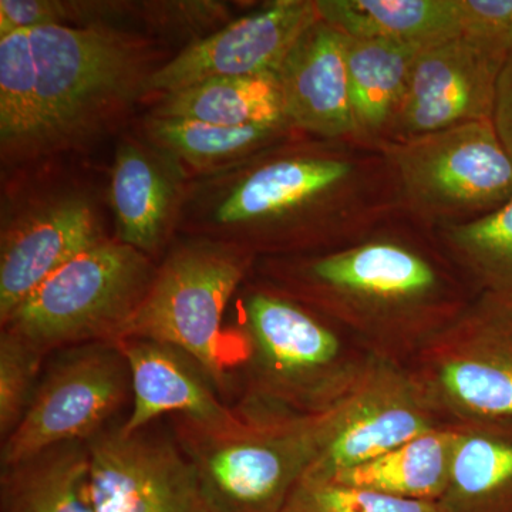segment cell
I'll use <instances>...</instances> for the list:
<instances>
[{
	"label": "cell",
	"mask_w": 512,
	"mask_h": 512,
	"mask_svg": "<svg viewBox=\"0 0 512 512\" xmlns=\"http://www.w3.org/2000/svg\"><path fill=\"white\" fill-rule=\"evenodd\" d=\"M272 288L328 319L369 355L410 365L476 293L433 229L403 214L367 237L268 266Z\"/></svg>",
	"instance_id": "obj_1"
},
{
	"label": "cell",
	"mask_w": 512,
	"mask_h": 512,
	"mask_svg": "<svg viewBox=\"0 0 512 512\" xmlns=\"http://www.w3.org/2000/svg\"><path fill=\"white\" fill-rule=\"evenodd\" d=\"M251 160L217 218L242 229L259 251H333L402 214L392 165L380 147L299 134Z\"/></svg>",
	"instance_id": "obj_2"
},
{
	"label": "cell",
	"mask_w": 512,
	"mask_h": 512,
	"mask_svg": "<svg viewBox=\"0 0 512 512\" xmlns=\"http://www.w3.org/2000/svg\"><path fill=\"white\" fill-rule=\"evenodd\" d=\"M234 340L242 402L296 413L335 406L369 355L328 319L274 288L249 293Z\"/></svg>",
	"instance_id": "obj_3"
},
{
	"label": "cell",
	"mask_w": 512,
	"mask_h": 512,
	"mask_svg": "<svg viewBox=\"0 0 512 512\" xmlns=\"http://www.w3.org/2000/svg\"><path fill=\"white\" fill-rule=\"evenodd\" d=\"M239 421L205 430L174 416V437L197 470L215 512H282L333 429V406L296 413L261 404L237 407Z\"/></svg>",
	"instance_id": "obj_4"
},
{
	"label": "cell",
	"mask_w": 512,
	"mask_h": 512,
	"mask_svg": "<svg viewBox=\"0 0 512 512\" xmlns=\"http://www.w3.org/2000/svg\"><path fill=\"white\" fill-rule=\"evenodd\" d=\"M156 272L143 252L104 239L43 282L2 329L46 356L56 349L120 342Z\"/></svg>",
	"instance_id": "obj_5"
},
{
	"label": "cell",
	"mask_w": 512,
	"mask_h": 512,
	"mask_svg": "<svg viewBox=\"0 0 512 512\" xmlns=\"http://www.w3.org/2000/svg\"><path fill=\"white\" fill-rule=\"evenodd\" d=\"M402 214L429 229L467 224L512 198V160L493 120L380 146Z\"/></svg>",
	"instance_id": "obj_6"
},
{
	"label": "cell",
	"mask_w": 512,
	"mask_h": 512,
	"mask_svg": "<svg viewBox=\"0 0 512 512\" xmlns=\"http://www.w3.org/2000/svg\"><path fill=\"white\" fill-rule=\"evenodd\" d=\"M32 52V110L22 146L74 136L133 89L136 49L104 29L26 30Z\"/></svg>",
	"instance_id": "obj_7"
},
{
	"label": "cell",
	"mask_w": 512,
	"mask_h": 512,
	"mask_svg": "<svg viewBox=\"0 0 512 512\" xmlns=\"http://www.w3.org/2000/svg\"><path fill=\"white\" fill-rule=\"evenodd\" d=\"M252 256L239 249L195 247L167 259L123 339H147L180 349L227 389L235 357L222 332L229 301L247 275ZM121 339V340H123Z\"/></svg>",
	"instance_id": "obj_8"
},
{
	"label": "cell",
	"mask_w": 512,
	"mask_h": 512,
	"mask_svg": "<svg viewBox=\"0 0 512 512\" xmlns=\"http://www.w3.org/2000/svg\"><path fill=\"white\" fill-rule=\"evenodd\" d=\"M407 366L447 423L512 420V306L477 295Z\"/></svg>",
	"instance_id": "obj_9"
},
{
	"label": "cell",
	"mask_w": 512,
	"mask_h": 512,
	"mask_svg": "<svg viewBox=\"0 0 512 512\" xmlns=\"http://www.w3.org/2000/svg\"><path fill=\"white\" fill-rule=\"evenodd\" d=\"M131 400V376L117 343L66 349L39 380L28 410L2 440V467L66 443H87Z\"/></svg>",
	"instance_id": "obj_10"
},
{
	"label": "cell",
	"mask_w": 512,
	"mask_h": 512,
	"mask_svg": "<svg viewBox=\"0 0 512 512\" xmlns=\"http://www.w3.org/2000/svg\"><path fill=\"white\" fill-rule=\"evenodd\" d=\"M448 424L409 366L367 355L348 392L333 406L328 443L302 478L328 481Z\"/></svg>",
	"instance_id": "obj_11"
},
{
	"label": "cell",
	"mask_w": 512,
	"mask_h": 512,
	"mask_svg": "<svg viewBox=\"0 0 512 512\" xmlns=\"http://www.w3.org/2000/svg\"><path fill=\"white\" fill-rule=\"evenodd\" d=\"M150 427L106 429L87 441L96 512H215L175 437Z\"/></svg>",
	"instance_id": "obj_12"
},
{
	"label": "cell",
	"mask_w": 512,
	"mask_h": 512,
	"mask_svg": "<svg viewBox=\"0 0 512 512\" xmlns=\"http://www.w3.org/2000/svg\"><path fill=\"white\" fill-rule=\"evenodd\" d=\"M505 63L461 36L421 50L382 146L493 120Z\"/></svg>",
	"instance_id": "obj_13"
},
{
	"label": "cell",
	"mask_w": 512,
	"mask_h": 512,
	"mask_svg": "<svg viewBox=\"0 0 512 512\" xmlns=\"http://www.w3.org/2000/svg\"><path fill=\"white\" fill-rule=\"evenodd\" d=\"M319 20L316 0H279L188 46L148 77L167 94L218 77L276 74L296 40Z\"/></svg>",
	"instance_id": "obj_14"
},
{
	"label": "cell",
	"mask_w": 512,
	"mask_h": 512,
	"mask_svg": "<svg viewBox=\"0 0 512 512\" xmlns=\"http://www.w3.org/2000/svg\"><path fill=\"white\" fill-rule=\"evenodd\" d=\"M117 345L131 376V410L119 426L121 433L147 429L167 414L205 430H225L238 423V409L221 402L210 377L180 349L134 338Z\"/></svg>",
	"instance_id": "obj_15"
},
{
	"label": "cell",
	"mask_w": 512,
	"mask_h": 512,
	"mask_svg": "<svg viewBox=\"0 0 512 512\" xmlns=\"http://www.w3.org/2000/svg\"><path fill=\"white\" fill-rule=\"evenodd\" d=\"M285 114L305 136L355 140L345 35L319 18L276 72Z\"/></svg>",
	"instance_id": "obj_16"
},
{
	"label": "cell",
	"mask_w": 512,
	"mask_h": 512,
	"mask_svg": "<svg viewBox=\"0 0 512 512\" xmlns=\"http://www.w3.org/2000/svg\"><path fill=\"white\" fill-rule=\"evenodd\" d=\"M101 241L92 208L74 198L47 205L12 229L0 252V322L67 262Z\"/></svg>",
	"instance_id": "obj_17"
},
{
	"label": "cell",
	"mask_w": 512,
	"mask_h": 512,
	"mask_svg": "<svg viewBox=\"0 0 512 512\" xmlns=\"http://www.w3.org/2000/svg\"><path fill=\"white\" fill-rule=\"evenodd\" d=\"M447 512H512V420L456 424Z\"/></svg>",
	"instance_id": "obj_18"
},
{
	"label": "cell",
	"mask_w": 512,
	"mask_h": 512,
	"mask_svg": "<svg viewBox=\"0 0 512 512\" xmlns=\"http://www.w3.org/2000/svg\"><path fill=\"white\" fill-rule=\"evenodd\" d=\"M319 18L357 39L420 49L460 36L457 0H316Z\"/></svg>",
	"instance_id": "obj_19"
},
{
	"label": "cell",
	"mask_w": 512,
	"mask_h": 512,
	"mask_svg": "<svg viewBox=\"0 0 512 512\" xmlns=\"http://www.w3.org/2000/svg\"><path fill=\"white\" fill-rule=\"evenodd\" d=\"M456 437V424H448L343 470L328 481L402 500L437 503L450 481Z\"/></svg>",
	"instance_id": "obj_20"
},
{
	"label": "cell",
	"mask_w": 512,
	"mask_h": 512,
	"mask_svg": "<svg viewBox=\"0 0 512 512\" xmlns=\"http://www.w3.org/2000/svg\"><path fill=\"white\" fill-rule=\"evenodd\" d=\"M421 50L345 35L355 140L382 146Z\"/></svg>",
	"instance_id": "obj_21"
},
{
	"label": "cell",
	"mask_w": 512,
	"mask_h": 512,
	"mask_svg": "<svg viewBox=\"0 0 512 512\" xmlns=\"http://www.w3.org/2000/svg\"><path fill=\"white\" fill-rule=\"evenodd\" d=\"M2 512H96L87 443H66L2 467Z\"/></svg>",
	"instance_id": "obj_22"
},
{
	"label": "cell",
	"mask_w": 512,
	"mask_h": 512,
	"mask_svg": "<svg viewBox=\"0 0 512 512\" xmlns=\"http://www.w3.org/2000/svg\"><path fill=\"white\" fill-rule=\"evenodd\" d=\"M157 117L227 127L289 121L276 74L218 77L165 94Z\"/></svg>",
	"instance_id": "obj_23"
},
{
	"label": "cell",
	"mask_w": 512,
	"mask_h": 512,
	"mask_svg": "<svg viewBox=\"0 0 512 512\" xmlns=\"http://www.w3.org/2000/svg\"><path fill=\"white\" fill-rule=\"evenodd\" d=\"M433 231L476 296L512 306V198L476 221Z\"/></svg>",
	"instance_id": "obj_24"
},
{
	"label": "cell",
	"mask_w": 512,
	"mask_h": 512,
	"mask_svg": "<svg viewBox=\"0 0 512 512\" xmlns=\"http://www.w3.org/2000/svg\"><path fill=\"white\" fill-rule=\"evenodd\" d=\"M170 181L138 148H121L111 173L110 198L120 241L151 252L160 244L170 208Z\"/></svg>",
	"instance_id": "obj_25"
},
{
	"label": "cell",
	"mask_w": 512,
	"mask_h": 512,
	"mask_svg": "<svg viewBox=\"0 0 512 512\" xmlns=\"http://www.w3.org/2000/svg\"><path fill=\"white\" fill-rule=\"evenodd\" d=\"M151 133L165 148L195 165L249 160L302 134L289 121L227 127L161 117L151 123Z\"/></svg>",
	"instance_id": "obj_26"
},
{
	"label": "cell",
	"mask_w": 512,
	"mask_h": 512,
	"mask_svg": "<svg viewBox=\"0 0 512 512\" xmlns=\"http://www.w3.org/2000/svg\"><path fill=\"white\" fill-rule=\"evenodd\" d=\"M282 512H447L446 507L426 501L402 500L390 495L302 478L293 488Z\"/></svg>",
	"instance_id": "obj_27"
},
{
	"label": "cell",
	"mask_w": 512,
	"mask_h": 512,
	"mask_svg": "<svg viewBox=\"0 0 512 512\" xmlns=\"http://www.w3.org/2000/svg\"><path fill=\"white\" fill-rule=\"evenodd\" d=\"M45 353L28 340L2 329L0 336V436L18 427L39 384Z\"/></svg>",
	"instance_id": "obj_28"
},
{
	"label": "cell",
	"mask_w": 512,
	"mask_h": 512,
	"mask_svg": "<svg viewBox=\"0 0 512 512\" xmlns=\"http://www.w3.org/2000/svg\"><path fill=\"white\" fill-rule=\"evenodd\" d=\"M460 36L493 55L512 57V0H457Z\"/></svg>",
	"instance_id": "obj_29"
},
{
	"label": "cell",
	"mask_w": 512,
	"mask_h": 512,
	"mask_svg": "<svg viewBox=\"0 0 512 512\" xmlns=\"http://www.w3.org/2000/svg\"><path fill=\"white\" fill-rule=\"evenodd\" d=\"M67 19V6L47 0H2L0 2V39L20 32L63 26Z\"/></svg>",
	"instance_id": "obj_30"
},
{
	"label": "cell",
	"mask_w": 512,
	"mask_h": 512,
	"mask_svg": "<svg viewBox=\"0 0 512 512\" xmlns=\"http://www.w3.org/2000/svg\"><path fill=\"white\" fill-rule=\"evenodd\" d=\"M493 124L512 160V57L505 63L495 96Z\"/></svg>",
	"instance_id": "obj_31"
}]
</instances>
